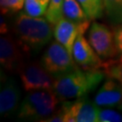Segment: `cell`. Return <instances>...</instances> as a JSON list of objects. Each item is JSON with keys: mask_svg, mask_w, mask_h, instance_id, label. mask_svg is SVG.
<instances>
[{"mask_svg": "<svg viewBox=\"0 0 122 122\" xmlns=\"http://www.w3.org/2000/svg\"><path fill=\"white\" fill-rule=\"evenodd\" d=\"M90 20L100 18L103 12V0H77Z\"/></svg>", "mask_w": 122, "mask_h": 122, "instance_id": "cell-16", "label": "cell"}, {"mask_svg": "<svg viewBox=\"0 0 122 122\" xmlns=\"http://www.w3.org/2000/svg\"><path fill=\"white\" fill-rule=\"evenodd\" d=\"M19 77L25 91L52 90L55 78L44 68L41 62H25L19 71Z\"/></svg>", "mask_w": 122, "mask_h": 122, "instance_id": "cell-5", "label": "cell"}, {"mask_svg": "<svg viewBox=\"0 0 122 122\" xmlns=\"http://www.w3.org/2000/svg\"><path fill=\"white\" fill-rule=\"evenodd\" d=\"M121 101L122 83L111 78L105 81L94 97V102L98 107H118Z\"/></svg>", "mask_w": 122, "mask_h": 122, "instance_id": "cell-12", "label": "cell"}, {"mask_svg": "<svg viewBox=\"0 0 122 122\" xmlns=\"http://www.w3.org/2000/svg\"><path fill=\"white\" fill-rule=\"evenodd\" d=\"M118 108L119 109H121V110H122V101L120 102V104H119V105L118 106Z\"/></svg>", "mask_w": 122, "mask_h": 122, "instance_id": "cell-23", "label": "cell"}, {"mask_svg": "<svg viewBox=\"0 0 122 122\" xmlns=\"http://www.w3.org/2000/svg\"><path fill=\"white\" fill-rule=\"evenodd\" d=\"M100 122H122V115L112 109H99Z\"/></svg>", "mask_w": 122, "mask_h": 122, "instance_id": "cell-20", "label": "cell"}, {"mask_svg": "<svg viewBox=\"0 0 122 122\" xmlns=\"http://www.w3.org/2000/svg\"><path fill=\"white\" fill-rule=\"evenodd\" d=\"M103 9L109 21L112 25H121L122 0H103Z\"/></svg>", "mask_w": 122, "mask_h": 122, "instance_id": "cell-14", "label": "cell"}, {"mask_svg": "<svg viewBox=\"0 0 122 122\" xmlns=\"http://www.w3.org/2000/svg\"><path fill=\"white\" fill-rule=\"evenodd\" d=\"M105 76L103 71L100 69L78 68L55 78L52 90L60 100H76L87 97L95 91L103 81Z\"/></svg>", "mask_w": 122, "mask_h": 122, "instance_id": "cell-2", "label": "cell"}, {"mask_svg": "<svg viewBox=\"0 0 122 122\" xmlns=\"http://www.w3.org/2000/svg\"><path fill=\"white\" fill-rule=\"evenodd\" d=\"M59 101L53 90L29 92L19 105L17 118L21 120L43 121L56 110Z\"/></svg>", "mask_w": 122, "mask_h": 122, "instance_id": "cell-3", "label": "cell"}, {"mask_svg": "<svg viewBox=\"0 0 122 122\" xmlns=\"http://www.w3.org/2000/svg\"><path fill=\"white\" fill-rule=\"evenodd\" d=\"M62 15L65 18L73 22L80 23L90 20L87 14L77 0H63Z\"/></svg>", "mask_w": 122, "mask_h": 122, "instance_id": "cell-13", "label": "cell"}, {"mask_svg": "<svg viewBox=\"0 0 122 122\" xmlns=\"http://www.w3.org/2000/svg\"><path fill=\"white\" fill-rule=\"evenodd\" d=\"M50 0H25V12L35 17L45 15Z\"/></svg>", "mask_w": 122, "mask_h": 122, "instance_id": "cell-17", "label": "cell"}, {"mask_svg": "<svg viewBox=\"0 0 122 122\" xmlns=\"http://www.w3.org/2000/svg\"><path fill=\"white\" fill-rule=\"evenodd\" d=\"M71 54L76 63L82 69H101L103 64L102 59L83 35H81L76 39Z\"/></svg>", "mask_w": 122, "mask_h": 122, "instance_id": "cell-10", "label": "cell"}, {"mask_svg": "<svg viewBox=\"0 0 122 122\" xmlns=\"http://www.w3.org/2000/svg\"><path fill=\"white\" fill-rule=\"evenodd\" d=\"M21 91L17 81L12 77L5 79L1 84L0 91V113L2 116H8L17 111Z\"/></svg>", "mask_w": 122, "mask_h": 122, "instance_id": "cell-11", "label": "cell"}, {"mask_svg": "<svg viewBox=\"0 0 122 122\" xmlns=\"http://www.w3.org/2000/svg\"><path fill=\"white\" fill-rule=\"evenodd\" d=\"M61 107L64 110L65 122L99 121V108L88 96L76 100H63Z\"/></svg>", "mask_w": 122, "mask_h": 122, "instance_id": "cell-8", "label": "cell"}, {"mask_svg": "<svg viewBox=\"0 0 122 122\" xmlns=\"http://www.w3.org/2000/svg\"><path fill=\"white\" fill-rule=\"evenodd\" d=\"M114 35H115V42H116L118 53H119V55H122V24L118 25L115 28Z\"/></svg>", "mask_w": 122, "mask_h": 122, "instance_id": "cell-21", "label": "cell"}, {"mask_svg": "<svg viewBox=\"0 0 122 122\" xmlns=\"http://www.w3.org/2000/svg\"><path fill=\"white\" fill-rule=\"evenodd\" d=\"M26 52L23 50L16 38L5 35L0 39V63L2 68L9 72H19L25 63Z\"/></svg>", "mask_w": 122, "mask_h": 122, "instance_id": "cell-7", "label": "cell"}, {"mask_svg": "<svg viewBox=\"0 0 122 122\" xmlns=\"http://www.w3.org/2000/svg\"><path fill=\"white\" fill-rule=\"evenodd\" d=\"M101 69L107 78L117 80L122 83V55L103 61Z\"/></svg>", "mask_w": 122, "mask_h": 122, "instance_id": "cell-15", "label": "cell"}, {"mask_svg": "<svg viewBox=\"0 0 122 122\" xmlns=\"http://www.w3.org/2000/svg\"><path fill=\"white\" fill-rule=\"evenodd\" d=\"M41 63L54 78L71 72L80 66L74 61L72 54L59 42H52L41 58Z\"/></svg>", "mask_w": 122, "mask_h": 122, "instance_id": "cell-4", "label": "cell"}, {"mask_svg": "<svg viewBox=\"0 0 122 122\" xmlns=\"http://www.w3.org/2000/svg\"><path fill=\"white\" fill-rule=\"evenodd\" d=\"M62 4L63 0H50L48 10L45 14V17L53 25L63 16Z\"/></svg>", "mask_w": 122, "mask_h": 122, "instance_id": "cell-18", "label": "cell"}, {"mask_svg": "<svg viewBox=\"0 0 122 122\" xmlns=\"http://www.w3.org/2000/svg\"><path fill=\"white\" fill-rule=\"evenodd\" d=\"M7 33H8V25L5 22V15H2V16H1V34L6 35Z\"/></svg>", "mask_w": 122, "mask_h": 122, "instance_id": "cell-22", "label": "cell"}, {"mask_svg": "<svg viewBox=\"0 0 122 122\" xmlns=\"http://www.w3.org/2000/svg\"><path fill=\"white\" fill-rule=\"evenodd\" d=\"M88 40L101 59L109 60L118 56L114 32L106 25L93 22L88 31Z\"/></svg>", "mask_w": 122, "mask_h": 122, "instance_id": "cell-6", "label": "cell"}, {"mask_svg": "<svg viewBox=\"0 0 122 122\" xmlns=\"http://www.w3.org/2000/svg\"><path fill=\"white\" fill-rule=\"evenodd\" d=\"M91 25V20L85 22H73L64 16L54 25L53 35L57 42L65 47L71 54L72 47L76 39L81 35H84Z\"/></svg>", "mask_w": 122, "mask_h": 122, "instance_id": "cell-9", "label": "cell"}, {"mask_svg": "<svg viewBox=\"0 0 122 122\" xmlns=\"http://www.w3.org/2000/svg\"><path fill=\"white\" fill-rule=\"evenodd\" d=\"M0 6L3 15H10L22 10L25 6V0H0Z\"/></svg>", "mask_w": 122, "mask_h": 122, "instance_id": "cell-19", "label": "cell"}, {"mask_svg": "<svg viewBox=\"0 0 122 122\" xmlns=\"http://www.w3.org/2000/svg\"><path fill=\"white\" fill-rule=\"evenodd\" d=\"M52 25L47 19L35 17L21 12L13 25L16 40L27 55L36 53L51 41L53 35Z\"/></svg>", "mask_w": 122, "mask_h": 122, "instance_id": "cell-1", "label": "cell"}]
</instances>
